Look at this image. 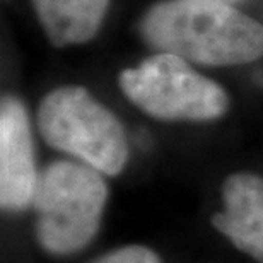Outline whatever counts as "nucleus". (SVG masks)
I'll list each match as a JSON object with an SVG mask.
<instances>
[{"label":"nucleus","instance_id":"obj_1","mask_svg":"<svg viewBox=\"0 0 263 263\" xmlns=\"http://www.w3.org/2000/svg\"><path fill=\"white\" fill-rule=\"evenodd\" d=\"M139 29L151 48L190 64L245 65L263 55V26L214 0H162L145 10Z\"/></svg>","mask_w":263,"mask_h":263},{"label":"nucleus","instance_id":"obj_2","mask_svg":"<svg viewBox=\"0 0 263 263\" xmlns=\"http://www.w3.org/2000/svg\"><path fill=\"white\" fill-rule=\"evenodd\" d=\"M108 185L81 161H55L40 173L33 207L36 239L51 255H72L96 238Z\"/></svg>","mask_w":263,"mask_h":263},{"label":"nucleus","instance_id":"obj_3","mask_svg":"<svg viewBox=\"0 0 263 263\" xmlns=\"http://www.w3.org/2000/svg\"><path fill=\"white\" fill-rule=\"evenodd\" d=\"M36 125L50 147L67 152L104 176H117L128 161L120 120L86 87L62 86L41 99Z\"/></svg>","mask_w":263,"mask_h":263},{"label":"nucleus","instance_id":"obj_4","mask_svg":"<svg viewBox=\"0 0 263 263\" xmlns=\"http://www.w3.org/2000/svg\"><path fill=\"white\" fill-rule=\"evenodd\" d=\"M118 86L132 104L164 122H212L229 108L222 86L164 51L120 72Z\"/></svg>","mask_w":263,"mask_h":263},{"label":"nucleus","instance_id":"obj_5","mask_svg":"<svg viewBox=\"0 0 263 263\" xmlns=\"http://www.w3.org/2000/svg\"><path fill=\"white\" fill-rule=\"evenodd\" d=\"M38 171L28 109L14 96L0 104V203L19 212L33 205Z\"/></svg>","mask_w":263,"mask_h":263},{"label":"nucleus","instance_id":"obj_6","mask_svg":"<svg viewBox=\"0 0 263 263\" xmlns=\"http://www.w3.org/2000/svg\"><path fill=\"white\" fill-rule=\"evenodd\" d=\"M224 209L212 217L220 231L239 251L263 263V176L234 173L222 185Z\"/></svg>","mask_w":263,"mask_h":263},{"label":"nucleus","instance_id":"obj_7","mask_svg":"<svg viewBox=\"0 0 263 263\" xmlns=\"http://www.w3.org/2000/svg\"><path fill=\"white\" fill-rule=\"evenodd\" d=\"M111 0H31L36 19L57 48L91 41L106 17Z\"/></svg>","mask_w":263,"mask_h":263},{"label":"nucleus","instance_id":"obj_8","mask_svg":"<svg viewBox=\"0 0 263 263\" xmlns=\"http://www.w3.org/2000/svg\"><path fill=\"white\" fill-rule=\"evenodd\" d=\"M94 263H162L161 258L147 246H123L115 251H109Z\"/></svg>","mask_w":263,"mask_h":263},{"label":"nucleus","instance_id":"obj_9","mask_svg":"<svg viewBox=\"0 0 263 263\" xmlns=\"http://www.w3.org/2000/svg\"><path fill=\"white\" fill-rule=\"evenodd\" d=\"M214 2H222V4H231V5H233L234 2H238V0H214Z\"/></svg>","mask_w":263,"mask_h":263}]
</instances>
